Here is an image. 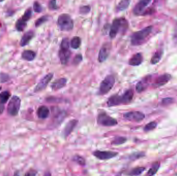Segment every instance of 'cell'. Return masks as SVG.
Returning a JSON list of instances; mask_svg holds the SVG:
<instances>
[{
    "mask_svg": "<svg viewBox=\"0 0 177 176\" xmlns=\"http://www.w3.org/2000/svg\"><path fill=\"white\" fill-rule=\"evenodd\" d=\"M34 36V33L33 31H29L24 34L21 38L20 44L21 47L27 46Z\"/></svg>",
    "mask_w": 177,
    "mask_h": 176,
    "instance_id": "cell-19",
    "label": "cell"
},
{
    "mask_svg": "<svg viewBox=\"0 0 177 176\" xmlns=\"http://www.w3.org/2000/svg\"><path fill=\"white\" fill-rule=\"evenodd\" d=\"M22 58L23 59L27 61H32L35 59L36 57L35 52L33 51L28 50L24 51L22 53Z\"/></svg>",
    "mask_w": 177,
    "mask_h": 176,
    "instance_id": "cell-21",
    "label": "cell"
},
{
    "mask_svg": "<svg viewBox=\"0 0 177 176\" xmlns=\"http://www.w3.org/2000/svg\"><path fill=\"white\" fill-rule=\"evenodd\" d=\"M13 176H20L19 172L17 171V172H15Z\"/></svg>",
    "mask_w": 177,
    "mask_h": 176,
    "instance_id": "cell-42",
    "label": "cell"
},
{
    "mask_svg": "<svg viewBox=\"0 0 177 176\" xmlns=\"http://www.w3.org/2000/svg\"><path fill=\"white\" fill-rule=\"evenodd\" d=\"M123 118L128 121L140 122L144 119L145 115L139 111H131L125 113L123 114Z\"/></svg>",
    "mask_w": 177,
    "mask_h": 176,
    "instance_id": "cell-11",
    "label": "cell"
},
{
    "mask_svg": "<svg viewBox=\"0 0 177 176\" xmlns=\"http://www.w3.org/2000/svg\"><path fill=\"white\" fill-rule=\"evenodd\" d=\"M151 2L149 0H143L139 2L133 9L134 14L137 16L143 15L144 13V9L147 7L149 3H151Z\"/></svg>",
    "mask_w": 177,
    "mask_h": 176,
    "instance_id": "cell-14",
    "label": "cell"
},
{
    "mask_svg": "<svg viewBox=\"0 0 177 176\" xmlns=\"http://www.w3.org/2000/svg\"><path fill=\"white\" fill-rule=\"evenodd\" d=\"M115 83V78L112 75L106 76L101 83L98 94L104 95L108 93L113 88Z\"/></svg>",
    "mask_w": 177,
    "mask_h": 176,
    "instance_id": "cell-6",
    "label": "cell"
},
{
    "mask_svg": "<svg viewBox=\"0 0 177 176\" xmlns=\"http://www.w3.org/2000/svg\"><path fill=\"white\" fill-rule=\"evenodd\" d=\"M37 116L39 118L45 119L47 118L50 115V111L48 107L42 105L39 107L37 111Z\"/></svg>",
    "mask_w": 177,
    "mask_h": 176,
    "instance_id": "cell-18",
    "label": "cell"
},
{
    "mask_svg": "<svg viewBox=\"0 0 177 176\" xmlns=\"http://www.w3.org/2000/svg\"><path fill=\"white\" fill-rule=\"evenodd\" d=\"M72 160L73 161L75 162L78 164H79V165L85 166L86 164V161L85 158L81 155H78V154L74 155Z\"/></svg>",
    "mask_w": 177,
    "mask_h": 176,
    "instance_id": "cell-29",
    "label": "cell"
},
{
    "mask_svg": "<svg viewBox=\"0 0 177 176\" xmlns=\"http://www.w3.org/2000/svg\"><path fill=\"white\" fill-rule=\"evenodd\" d=\"M97 123L100 126L104 127H113L118 124L117 119L108 115L105 112L100 113L97 118Z\"/></svg>",
    "mask_w": 177,
    "mask_h": 176,
    "instance_id": "cell-7",
    "label": "cell"
},
{
    "mask_svg": "<svg viewBox=\"0 0 177 176\" xmlns=\"http://www.w3.org/2000/svg\"><path fill=\"white\" fill-rule=\"evenodd\" d=\"M171 78V76L169 74H164L159 76L156 78L154 83V86L156 88H159L163 86L167 83Z\"/></svg>",
    "mask_w": 177,
    "mask_h": 176,
    "instance_id": "cell-16",
    "label": "cell"
},
{
    "mask_svg": "<svg viewBox=\"0 0 177 176\" xmlns=\"http://www.w3.org/2000/svg\"><path fill=\"white\" fill-rule=\"evenodd\" d=\"M11 97V93L8 91H4L0 93V103L4 104Z\"/></svg>",
    "mask_w": 177,
    "mask_h": 176,
    "instance_id": "cell-27",
    "label": "cell"
},
{
    "mask_svg": "<svg viewBox=\"0 0 177 176\" xmlns=\"http://www.w3.org/2000/svg\"><path fill=\"white\" fill-rule=\"evenodd\" d=\"M37 174V170L34 169H30L28 172L25 173L24 176H36Z\"/></svg>",
    "mask_w": 177,
    "mask_h": 176,
    "instance_id": "cell-39",
    "label": "cell"
},
{
    "mask_svg": "<svg viewBox=\"0 0 177 176\" xmlns=\"http://www.w3.org/2000/svg\"><path fill=\"white\" fill-rule=\"evenodd\" d=\"M43 176H52V175L49 171H46V172H45Z\"/></svg>",
    "mask_w": 177,
    "mask_h": 176,
    "instance_id": "cell-41",
    "label": "cell"
},
{
    "mask_svg": "<svg viewBox=\"0 0 177 176\" xmlns=\"http://www.w3.org/2000/svg\"><path fill=\"white\" fill-rule=\"evenodd\" d=\"M146 168L144 167H137L132 169L127 173V175L128 176H138L142 175Z\"/></svg>",
    "mask_w": 177,
    "mask_h": 176,
    "instance_id": "cell-22",
    "label": "cell"
},
{
    "mask_svg": "<svg viewBox=\"0 0 177 176\" xmlns=\"http://www.w3.org/2000/svg\"><path fill=\"white\" fill-rule=\"evenodd\" d=\"M33 9L36 13H40V12H42L43 8H42L41 5L38 2H35L34 3V5H33Z\"/></svg>",
    "mask_w": 177,
    "mask_h": 176,
    "instance_id": "cell-36",
    "label": "cell"
},
{
    "mask_svg": "<svg viewBox=\"0 0 177 176\" xmlns=\"http://www.w3.org/2000/svg\"><path fill=\"white\" fill-rule=\"evenodd\" d=\"M49 9L51 10H55L58 9V6L57 5V2L56 1H51L49 2V5H48Z\"/></svg>",
    "mask_w": 177,
    "mask_h": 176,
    "instance_id": "cell-38",
    "label": "cell"
},
{
    "mask_svg": "<svg viewBox=\"0 0 177 176\" xmlns=\"http://www.w3.org/2000/svg\"><path fill=\"white\" fill-rule=\"evenodd\" d=\"M58 25L61 31H70L73 30L74 22L70 15L66 13H63L59 16Z\"/></svg>",
    "mask_w": 177,
    "mask_h": 176,
    "instance_id": "cell-5",
    "label": "cell"
},
{
    "mask_svg": "<svg viewBox=\"0 0 177 176\" xmlns=\"http://www.w3.org/2000/svg\"><path fill=\"white\" fill-rule=\"evenodd\" d=\"M174 102V99L171 98H166L163 99L162 101V104L163 105H169L173 103Z\"/></svg>",
    "mask_w": 177,
    "mask_h": 176,
    "instance_id": "cell-37",
    "label": "cell"
},
{
    "mask_svg": "<svg viewBox=\"0 0 177 176\" xmlns=\"http://www.w3.org/2000/svg\"><path fill=\"white\" fill-rule=\"evenodd\" d=\"M67 81V80L66 78H59L52 83V84L51 85V88L52 89V90L57 91V90L64 88L66 85Z\"/></svg>",
    "mask_w": 177,
    "mask_h": 176,
    "instance_id": "cell-17",
    "label": "cell"
},
{
    "mask_svg": "<svg viewBox=\"0 0 177 176\" xmlns=\"http://www.w3.org/2000/svg\"><path fill=\"white\" fill-rule=\"evenodd\" d=\"M157 125H158V123L156 122L151 121V122L148 123V124H146V126H144L143 130L145 132H149V131H151L154 130L156 128Z\"/></svg>",
    "mask_w": 177,
    "mask_h": 176,
    "instance_id": "cell-30",
    "label": "cell"
},
{
    "mask_svg": "<svg viewBox=\"0 0 177 176\" xmlns=\"http://www.w3.org/2000/svg\"><path fill=\"white\" fill-rule=\"evenodd\" d=\"M127 138L123 136H117L112 141V145L119 146L127 142Z\"/></svg>",
    "mask_w": 177,
    "mask_h": 176,
    "instance_id": "cell-26",
    "label": "cell"
},
{
    "mask_svg": "<svg viewBox=\"0 0 177 176\" xmlns=\"http://www.w3.org/2000/svg\"><path fill=\"white\" fill-rule=\"evenodd\" d=\"M78 123V121L76 119H72L67 123L66 124L65 127L64 128L63 130V134L64 135V138H66L71 134V132H73L75 128Z\"/></svg>",
    "mask_w": 177,
    "mask_h": 176,
    "instance_id": "cell-15",
    "label": "cell"
},
{
    "mask_svg": "<svg viewBox=\"0 0 177 176\" xmlns=\"http://www.w3.org/2000/svg\"><path fill=\"white\" fill-rule=\"evenodd\" d=\"M128 28V22L125 18H117L113 20L110 27L109 36L110 38H115L119 32L126 31Z\"/></svg>",
    "mask_w": 177,
    "mask_h": 176,
    "instance_id": "cell-3",
    "label": "cell"
},
{
    "mask_svg": "<svg viewBox=\"0 0 177 176\" xmlns=\"http://www.w3.org/2000/svg\"><path fill=\"white\" fill-rule=\"evenodd\" d=\"M53 77H54V74L52 73H50L47 74L46 76H45L36 86L34 88V92H41L44 89H45L49 82L51 81V80H52Z\"/></svg>",
    "mask_w": 177,
    "mask_h": 176,
    "instance_id": "cell-13",
    "label": "cell"
},
{
    "mask_svg": "<svg viewBox=\"0 0 177 176\" xmlns=\"http://www.w3.org/2000/svg\"><path fill=\"white\" fill-rule=\"evenodd\" d=\"M152 26H149L134 33L131 36V44L135 46L143 44L152 32Z\"/></svg>",
    "mask_w": 177,
    "mask_h": 176,
    "instance_id": "cell-2",
    "label": "cell"
},
{
    "mask_svg": "<svg viewBox=\"0 0 177 176\" xmlns=\"http://www.w3.org/2000/svg\"><path fill=\"white\" fill-rule=\"evenodd\" d=\"M48 18L49 17L47 16H43L42 17L39 18L36 21L35 23V27L36 28L39 27L43 24L45 22H47L48 20Z\"/></svg>",
    "mask_w": 177,
    "mask_h": 176,
    "instance_id": "cell-32",
    "label": "cell"
},
{
    "mask_svg": "<svg viewBox=\"0 0 177 176\" xmlns=\"http://www.w3.org/2000/svg\"><path fill=\"white\" fill-rule=\"evenodd\" d=\"M82 61V56L81 54H78L76 56H75L73 59V64L75 65H77L80 64V63Z\"/></svg>",
    "mask_w": 177,
    "mask_h": 176,
    "instance_id": "cell-35",
    "label": "cell"
},
{
    "mask_svg": "<svg viewBox=\"0 0 177 176\" xmlns=\"http://www.w3.org/2000/svg\"><path fill=\"white\" fill-rule=\"evenodd\" d=\"M21 105V99L17 96H13L9 101L8 106V112L12 116L17 115Z\"/></svg>",
    "mask_w": 177,
    "mask_h": 176,
    "instance_id": "cell-8",
    "label": "cell"
},
{
    "mask_svg": "<svg viewBox=\"0 0 177 176\" xmlns=\"http://www.w3.org/2000/svg\"><path fill=\"white\" fill-rule=\"evenodd\" d=\"M143 61V56L142 53H137L134 54L130 58L128 62V64L133 66H138L142 64Z\"/></svg>",
    "mask_w": 177,
    "mask_h": 176,
    "instance_id": "cell-20",
    "label": "cell"
},
{
    "mask_svg": "<svg viewBox=\"0 0 177 176\" xmlns=\"http://www.w3.org/2000/svg\"><path fill=\"white\" fill-rule=\"evenodd\" d=\"M111 48H112V45L109 43L103 44L100 49L98 54V61L99 62L103 63L106 61L109 55Z\"/></svg>",
    "mask_w": 177,
    "mask_h": 176,
    "instance_id": "cell-12",
    "label": "cell"
},
{
    "mask_svg": "<svg viewBox=\"0 0 177 176\" xmlns=\"http://www.w3.org/2000/svg\"><path fill=\"white\" fill-rule=\"evenodd\" d=\"M162 52L161 51H158L154 54V55L152 56V58L151 59V63L152 64H157L161 60L162 57Z\"/></svg>",
    "mask_w": 177,
    "mask_h": 176,
    "instance_id": "cell-31",
    "label": "cell"
},
{
    "mask_svg": "<svg viewBox=\"0 0 177 176\" xmlns=\"http://www.w3.org/2000/svg\"><path fill=\"white\" fill-rule=\"evenodd\" d=\"M4 110V106L2 104L0 103V115L2 114Z\"/></svg>",
    "mask_w": 177,
    "mask_h": 176,
    "instance_id": "cell-40",
    "label": "cell"
},
{
    "mask_svg": "<svg viewBox=\"0 0 177 176\" xmlns=\"http://www.w3.org/2000/svg\"><path fill=\"white\" fill-rule=\"evenodd\" d=\"M81 44V39L80 37L76 36L73 37L70 42V46L74 49H77L80 47Z\"/></svg>",
    "mask_w": 177,
    "mask_h": 176,
    "instance_id": "cell-28",
    "label": "cell"
},
{
    "mask_svg": "<svg viewBox=\"0 0 177 176\" xmlns=\"http://www.w3.org/2000/svg\"><path fill=\"white\" fill-rule=\"evenodd\" d=\"M160 163L159 162H156L153 164L150 168L146 174L147 176H154L156 174L160 167Z\"/></svg>",
    "mask_w": 177,
    "mask_h": 176,
    "instance_id": "cell-23",
    "label": "cell"
},
{
    "mask_svg": "<svg viewBox=\"0 0 177 176\" xmlns=\"http://www.w3.org/2000/svg\"><path fill=\"white\" fill-rule=\"evenodd\" d=\"M134 97V92L132 89H128L122 95H112L107 101L108 107H116L118 105H125L131 103Z\"/></svg>",
    "mask_w": 177,
    "mask_h": 176,
    "instance_id": "cell-1",
    "label": "cell"
},
{
    "mask_svg": "<svg viewBox=\"0 0 177 176\" xmlns=\"http://www.w3.org/2000/svg\"><path fill=\"white\" fill-rule=\"evenodd\" d=\"M32 11L31 8H29L25 11L22 17L17 21L16 23V28L18 31L22 32L27 27V22L31 18Z\"/></svg>",
    "mask_w": 177,
    "mask_h": 176,
    "instance_id": "cell-9",
    "label": "cell"
},
{
    "mask_svg": "<svg viewBox=\"0 0 177 176\" xmlns=\"http://www.w3.org/2000/svg\"><path fill=\"white\" fill-rule=\"evenodd\" d=\"M91 11V7L89 5L81 6L79 9V13L82 15H86Z\"/></svg>",
    "mask_w": 177,
    "mask_h": 176,
    "instance_id": "cell-34",
    "label": "cell"
},
{
    "mask_svg": "<svg viewBox=\"0 0 177 176\" xmlns=\"http://www.w3.org/2000/svg\"><path fill=\"white\" fill-rule=\"evenodd\" d=\"M93 155L98 160H108L111 158L116 157L119 154V153L115 151H101L95 150L93 153Z\"/></svg>",
    "mask_w": 177,
    "mask_h": 176,
    "instance_id": "cell-10",
    "label": "cell"
},
{
    "mask_svg": "<svg viewBox=\"0 0 177 176\" xmlns=\"http://www.w3.org/2000/svg\"><path fill=\"white\" fill-rule=\"evenodd\" d=\"M147 80L148 78H144L137 83L136 86V90L137 92L140 93L143 92L146 89L148 83Z\"/></svg>",
    "mask_w": 177,
    "mask_h": 176,
    "instance_id": "cell-24",
    "label": "cell"
},
{
    "mask_svg": "<svg viewBox=\"0 0 177 176\" xmlns=\"http://www.w3.org/2000/svg\"><path fill=\"white\" fill-rule=\"evenodd\" d=\"M130 3V1H127V0H124V1H121L120 2L117 6V12H121V11H123L127 9L129 6Z\"/></svg>",
    "mask_w": 177,
    "mask_h": 176,
    "instance_id": "cell-25",
    "label": "cell"
},
{
    "mask_svg": "<svg viewBox=\"0 0 177 176\" xmlns=\"http://www.w3.org/2000/svg\"><path fill=\"white\" fill-rule=\"evenodd\" d=\"M59 56L62 65H66L70 59L71 52L70 50V42L67 38L63 39L61 42V47L59 51Z\"/></svg>",
    "mask_w": 177,
    "mask_h": 176,
    "instance_id": "cell-4",
    "label": "cell"
},
{
    "mask_svg": "<svg viewBox=\"0 0 177 176\" xmlns=\"http://www.w3.org/2000/svg\"><path fill=\"white\" fill-rule=\"evenodd\" d=\"M144 153H143V152L135 153L130 155L129 158H130V160H137V159H138V158H143V157H144Z\"/></svg>",
    "mask_w": 177,
    "mask_h": 176,
    "instance_id": "cell-33",
    "label": "cell"
}]
</instances>
